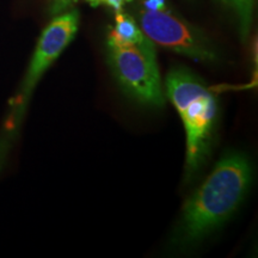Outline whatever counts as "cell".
<instances>
[{
  "label": "cell",
  "instance_id": "obj_1",
  "mask_svg": "<svg viewBox=\"0 0 258 258\" xmlns=\"http://www.w3.org/2000/svg\"><path fill=\"white\" fill-rule=\"evenodd\" d=\"M252 177V165L244 153L231 152L222 157L185 201L171 235V245L185 250L217 231L239 208Z\"/></svg>",
  "mask_w": 258,
  "mask_h": 258
},
{
  "label": "cell",
  "instance_id": "obj_8",
  "mask_svg": "<svg viewBox=\"0 0 258 258\" xmlns=\"http://www.w3.org/2000/svg\"><path fill=\"white\" fill-rule=\"evenodd\" d=\"M132 2H134V0H99V5H105L114 12H118L123 10L125 4Z\"/></svg>",
  "mask_w": 258,
  "mask_h": 258
},
{
  "label": "cell",
  "instance_id": "obj_7",
  "mask_svg": "<svg viewBox=\"0 0 258 258\" xmlns=\"http://www.w3.org/2000/svg\"><path fill=\"white\" fill-rule=\"evenodd\" d=\"M79 0H47V8L48 12L50 16H56L62 14V12L69 11L71 9H74ZM88 4H90L93 8L99 5V0H84Z\"/></svg>",
  "mask_w": 258,
  "mask_h": 258
},
{
  "label": "cell",
  "instance_id": "obj_3",
  "mask_svg": "<svg viewBox=\"0 0 258 258\" xmlns=\"http://www.w3.org/2000/svg\"><path fill=\"white\" fill-rule=\"evenodd\" d=\"M105 53L109 69L122 92L150 108L165 104L156 47L146 35L132 40L106 35Z\"/></svg>",
  "mask_w": 258,
  "mask_h": 258
},
{
  "label": "cell",
  "instance_id": "obj_2",
  "mask_svg": "<svg viewBox=\"0 0 258 258\" xmlns=\"http://www.w3.org/2000/svg\"><path fill=\"white\" fill-rule=\"evenodd\" d=\"M165 91L185 131V183L201 172L211 156L218 118V102L205 82L185 67H175L165 79Z\"/></svg>",
  "mask_w": 258,
  "mask_h": 258
},
{
  "label": "cell",
  "instance_id": "obj_6",
  "mask_svg": "<svg viewBox=\"0 0 258 258\" xmlns=\"http://www.w3.org/2000/svg\"><path fill=\"white\" fill-rule=\"evenodd\" d=\"M217 2L233 16L240 40L245 43L250 36L251 27H252L256 0H217Z\"/></svg>",
  "mask_w": 258,
  "mask_h": 258
},
{
  "label": "cell",
  "instance_id": "obj_4",
  "mask_svg": "<svg viewBox=\"0 0 258 258\" xmlns=\"http://www.w3.org/2000/svg\"><path fill=\"white\" fill-rule=\"evenodd\" d=\"M133 17L154 44L200 62L220 60L218 48L207 35L176 14L166 0H139Z\"/></svg>",
  "mask_w": 258,
  "mask_h": 258
},
{
  "label": "cell",
  "instance_id": "obj_5",
  "mask_svg": "<svg viewBox=\"0 0 258 258\" xmlns=\"http://www.w3.org/2000/svg\"><path fill=\"white\" fill-rule=\"evenodd\" d=\"M80 16L77 9L54 16L50 23L42 31L32 54L27 73L17 96L15 116L11 120V129H16L30 101L32 92L47 70L55 62L62 51L73 41L79 29Z\"/></svg>",
  "mask_w": 258,
  "mask_h": 258
}]
</instances>
